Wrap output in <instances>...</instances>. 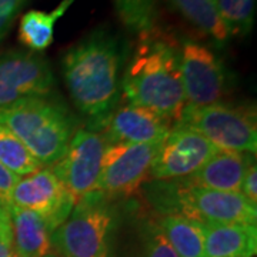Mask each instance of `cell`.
<instances>
[{"label":"cell","instance_id":"9c48e42d","mask_svg":"<svg viewBox=\"0 0 257 257\" xmlns=\"http://www.w3.org/2000/svg\"><path fill=\"white\" fill-rule=\"evenodd\" d=\"M10 204L42 216L55 231L72 214L76 200L50 167L23 176L10 193Z\"/></svg>","mask_w":257,"mask_h":257},{"label":"cell","instance_id":"4fadbf2b","mask_svg":"<svg viewBox=\"0 0 257 257\" xmlns=\"http://www.w3.org/2000/svg\"><path fill=\"white\" fill-rule=\"evenodd\" d=\"M103 120L107 138L113 143L162 145L173 127L170 119L135 104L123 106Z\"/></svg>","mask_w":257,"mask_h":257},{"label":"cell","instance_id":"484cf974","mask_svg":"<svg viewBox=\"0 0 257 257\" xmlns=\"http://www.w3.org/2000/svg\"><path fill=\"white\" fill-rule=\"evenodd\" d=\"M19 179H20L19 176L12 173L9 169H6L0 163V199L6 206H9L10 193H12V189L15 187V184L18 183Z\"/></svg>","mask_w":257,"mask_h":257},{"label":"cell","instance_id":"7c38bea8","mask_svg":"<svg viewBox=\"0 0 257 257\" xmlns=\"http://www.w3.org/2000/svg\"><path fill=\"white\" fill-rule=\"evenodd\" d=\"M219 149L192 128L177 124L159 147L150 175L157 180H180L196 173Z\"/></svg>","mask_w":257,"mask_h":257},{"label":"cell","instance_id":"30bf717a","mask_svg":"<svg viewBox=\"0 0 257 257\" xmlns=\"http://www.w3.org/2000/svg\"><path fill=\"white\" fill-rule=\"evenodd\" d=\"M159 147L160 145L140 143L107 145L94 192L103 196L135 192L150 173Z\"/></svg>","mask_w":257,"mask_h":257},{"label":"cell","instance_id":"5b68a950","mask_svg":"<svg viewBox=\"0 0 257 257\" xmlns=\"http://www.w3.org/2000/svg\"><path fill=\"white\" fill-rule=\"evenodd\" d=\"M103 194L92 192L76 203L69 219L52 233L50 241L64 257H110L113 214Z\"/></svg>","mask_w":257,"mask_h":257},{"label":"cell","instance_id":"5bb4252c","mask_svg":"<svg viewBox=\"0 0 257 257\" xmlns=\"http://www.w3.org/2000/svg\"><path fill=\"white\" fill-rule=\"evenodd\" d=\"M251 155L217 150L204 165L184 180L183 184L220 192H241V183L250 166Z\"/></svg>","mask_w":257,"mask_h":257},{"label":"cell","instance_id":"4dcf8cb0","mask_svg":"<svg viewBox=\"0 0 257 257\" xmlns=\"http://www.w3.org/2000/svg\"><path fill=\"white\" fill-rule=\"evenodd\" d=\"M211 2H214V3H216V0H211Z\"/></svg>","mask_w":257,"mask_h":257},{"label":"cell","instance_id":"7a4b0ae2","mask_svg":"<svg viewBox=\"0 0 257 257\" xmlns=\"http://www.w3.org/2000/svg\"><path fill=\"white\" fill-rule=\"evenodd\" d=\"M123 90L130 104L177 123L186 107L179 50L163 37L143 33L127 64Z\"/></svg>","mask_w":257,"mask_h":257},{"label":"cell","instance_id":"9a60e30c","mask_svg":"<svg viewBox=\"0 0 257 257\" xmlns=\"http://www.w3.org/2000/svg\"><path fill=\"white\" fill-rule=\"evenodd\" d=\"M13 236V248L18 257H45L52 244L53 229L42 216L18 206H8Z\"/></svg>","mask_w":257,"mask_h":257},{"label":"cell","instance_id":"6da1fadb","mask_svg":"<svg viewBox=\"0 0 257 257\" xmlns=\"http://www.w3.org/2000/svg\"><path fill=\"white\" fill-rule=\"evenodd\" d=\"M121 46L111 33L99 29L66 52L63 77L74 104L101 121L111 110L119 90Z\"/></svg>","mask_w":257,"mask_h":257},{"label":"cell","instance_id":"2e32d148","mask_svg":"<svg viewBox=\"0 0 257 257\" xmlns=\"http://www.w3.org/2000/svg\"><path fill=\"white\" fill-rule=\"evenodd\" d=\"M256 251L254 224H204L203 257H251Z\"/></svg>","mask_w":257,"mask_h":257},{"label":"cell","instance_id":"603a6c76","mask_svg":"<svg viewBox=\"0 0 257 257\" xmlns=\"http://www.w3.org/2000/svg\"><path fill=\"white\" fill-rule=\"evenodd\" d=\"M28 0H0V42L9 33L13 22Z\"/></svg>","mask_w":257,"mask_h":257},{"label":"cell","instance_id":"3957f363","mask_svg":"<svg viewBox=\"0 0 257 257\" xmlns=\"http://www.w3.org/2000/svg\"><path fill=\"white\" fill-rule=\"evenodd\" d=\"M0 123L43 167L60 160L73 138V120L69 111L46 97L28 99L0 109Z\"/></svg>","mask_w":257,"mask_h":257},{"label":"cell","instance_id":"7402d4cb","mask_svg":"<svg viewBox=\"0 0 257 257\" xmlns=\"http://www.w3.org/2000/svg\"><path fill=\"white\" fill-rule=\"evenodd\" d=\"M120 20L133 32H152L156 18V0H114Z\"/></svg>","mask_w":257,"mask_h":257},{"label":"cell","instance_id":"ac0fdd59","mask_svg":"<svg viewBox=\"0 0 257 257\" xmlns=\"http://www.w3.org/2000/svg\"><path fill=\"white\" fill-rule=\"evenodd\" d=\"M160 233L179 257H203L204 224L180 214H166L160 221Z\"/></svg>","mask_w":257,"mask_h":257},{"label":"cell","instance_id":"f1b7e54d","mask_svg":"<svg viewBox=\"0 0 257 257\" xmlns=\"http://www.w3.org/2000/svg\"><path fill=\"white\" fill-rule=\"evenodd\" d=\"M10 229H12L10 223L9 224H0V236H2V234H5L6 231H9Z\"/></svg>","mask_w":257,"mask_h":257},{"label":"cell","instance_id":"d6986e66","mask_svg":"<svg viewBox=\"0 0 257 257\" xmlns=\"http://www.w3.org/2000/svg\"><path fill=\"white\" fill-rule=\"evenodd\" d=\"M189 23L216 43H226L230 39L227 28L219 10L211 0H167Z\"/></svg>","mask_w":257,"mask_h":257},{"label":"cell","instance_id":"83f0119b","mask_svg":"<svg viewBox=\"0 0 257 257\" xmlns=\"http://www.w3.org/2000/svg\"><path fill=\"white\" fill-rule=\"evenodd\" d=\"M10 223V216L9 210H8V206L2 202L0 199V224H9Z\"/></svg>","mask_w":257,"mask_h":257},{"label":"cell","instance_id":"4316f807","mask_svg":"<svg viewBox=\"0 0 257 257\" xmlns=\"http://www.w3.org/2000/svg\"><path fill=\"white\" fill-rule=\"evenodd\" d=\"M15 253L12 229L0 236V257H10Z\"/></svg>","mask_w":257,"mask_h":257},{"label":"cell","instance_id":"8992f818","mask_svg":"<svg viewBox=\"0 0 257 257\" xmlns=\"http://www.w3.org/2000/svg\"><path fill=\"white\" fill-rule=\"evenodd\" d=\"M207 139L219 150L254 155L257 126L254 113L226 104L186 106L177 121Z\"/></svg>","mask_w":257,"mask_h":257},{"label":"cell","instance_id":"ffe728a7","mask_svg":"<svg viewBox=\"0 0 257 257\" xmlns=\"http://www.w3.org/2000/svg\"><path fill=\"white\" fill-rule=\"evenodd\" d=\"M0 163L19 177L28 176L43 166L28 152L9 128L0 123Z\"/></svg>","mask_w":257,"mask_h":257},{"label":"cell","instance_id":"f546056e","mask_svg":"<svg viewBox=\"0 0 257 257\" xmlns=\"http://www.w3.org/2000/svg\"><path fill=\"white\" fill-rule=\"evenodd\" d=\"M10 257H18V254H16V253H13V254H12Z\"/></svg>","mask_w":257,"mask_h":257},{"label":"cell","instance_id":"8fae6325","mask_svg":"<svg viewBox=\"0 0 257 257\" xmlns=\"http://www.w3.org/2000/svg\"><path fill=\"white\" fill-rule=\"evenodd\" d=\"M179 59L186 106L219 103L224 94L226 73L217 56L197 42L184 40Z\"/></svg>","mask_w":257,"mask_h":257},{"label":"cell","instance_id":"ba28073f","mask_svg":"<svg viewBox=\"0 0 257 257\" xmlns=\"http://www.w3.org/2000/svg\"><path fill=\"white\" fill-rule=\"evenodd\" d=\"M106 146L107 139L100 133L79 128L62 159L50 166L76 203L96 190Z\"/></svg>","mask_w":257,"mask_h":257},{"label":"cell","instance_id":"277c9868","mask_svg":"<svg viewBox=\"0 0 257 257\" xmlns=\"http://www.w3.org/2000/svg\"><path fill=\"white\" fill-rule=\"evenodd\" d=\"M159 209L166 214H180L203 224H254L257 204L236 192H220L192 187L177 180L157 192Z\"/></svg>","mask_w":257,"mask_h":257},{"label":"cell","instance_id":"44dd1931","mask_svg":"<svg viewBox=\"0 0 257 257\" xmlns=\"http://www.w3.org/2000/svg\"><path fill=\"white\" fill-rule=\"evenodd\" d=\"M257 0H216L221 20L230 37L247 36L253 29Z\"/></svg>","mask_w":257,"mask_h":257},{"label":"cell","instance_id":"cb8c5ba5","mask_svg":"<svg viewBox=\"0 0 257 257\" xmlns=\"http://www.w3.org/2000/svg\"><path fill=\"white\" fill-rule=\"evenodd\" d=\"M146 257H179L177 253L172 248V246L167 243L165 236L157 231L153 234V237L150 240L149 250H147Z\"/></svg>","mask_w":257,"mask_h":257},{"label":"cell","instance_id":"52a82bcc","mask_svg":"<svg viewBox=\"0 0 257 257\" xmlns=\"http://www.w3.org/2000/svg\"><path fill=\"white\" fill-rule=\"evenodd\" d=\"M53 86V72L40 55L30 50L0 53V109L28 99L46 97Z\"/></svg>","mask_w":257,"mask_h":257},{"label":"cell","instance_id":"e0dca14e","mask_svg":"<svg viewBox=\"0 0 257 257\" xmlns=\"http://www.w3.org/2000/svg\"><path fill=\"white\" fill-rule=\"evenodd\" d=\"M76 0H62L52 12L30 10L25 13L19 23V40L30 52H43L52 45L55 37V25Z\"/></svg>","mask_w":257,"mask_h":257},{"label":"cell","instance_id":"d4e9b609","mask_svg":"<svg viewBox=\"0 0 257 257\" xmlns=\"http://www.w3.org/2000/svg\"><path fill=\"white\" fill-rule=\"evenodd\" d=\"M241 194L248 202L257 204V167L256 162L253 160L246 170V175L241 183Z\"/></svg>","mask_w":257,"mask_h":257}]
</instances>
